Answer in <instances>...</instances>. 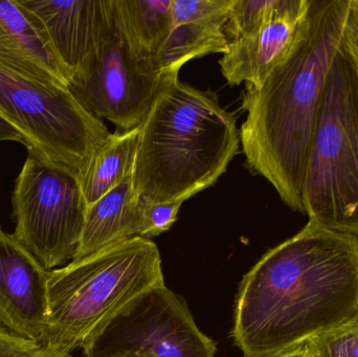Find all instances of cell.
I'll use <instances>...</instances> for the list:
<instances>
[{
    "instance_id": "cell-1",
    "label": "cell",
    "mask_w": 358,
    "mask_h": 357,
    "mask_svg": "<svg viewBox=\"0 0 358 357\" xmlns=\"http://www.w3.org/2000/svg\"><path fill=\"white\" fill-rule=\"evenodd\" d=\"M357 316V237L308 221L244 276L231 335L244 357L273 356Z\"/></svg>"
},
{
    "instance_id": "cell-2",
    "label": "cell",
    "mask_w": 358,
    "mask_h": 357,
    "mask_svg": "<svg viewBox=\"0 0 358 357\" xmlns=\"http://www.w3.org/2000/svg\"><path fill=\"white\" fill-rule=\"evenodd\" d=\"M350 0H311L308 18L288 56L261 87L245 84L248 112L240 142L245 166L266 178L281 201L305 215L302 184L307 153L321 110Z\"/></svg>"
},
{
    "instance_id": "cell-3",
    "label": "cell",
    "mask_w": 358,
    "mask_h": 357,
    "mask_svg": "<svg viewBox=\"0 0 358 357\" xmlns=\"http://www.w3.org/2000/svg\"><path fill=\"white\" fill-rule=\"evenodd\" d=\"M166 75L141 125L134 186L149 203L191 198L216 184L239 152L235 113L212 90Z\"/></svg>"
},
{
    "instance_id": "cell-4",
    "label": "cell",
    "mask_w": 358,
    "mask_h": 357,
    "mask_svg": "<svg viewBox=\"0 0 358 357\" xmlns=\"http://www.w3.org/2000/svg\"><path fill=\"white\" fill-rule=\"evenodd\" d=\"M162 284L159 249L140 236L52 270L42 346L71 354L113 314Z\"/></svg>"
},
{
    "instance_id": "cell-5",
    "label": "cell",
    "mask_w": 358,
    "mask_h": 357,
    "mask_svg": "<svg viewBox=\"0 0 358 357\" xmlns=\"http://www.w3.org/2000/svg\"><path fill=\"white\" fill-rule=\"evenodd\" d=\"M302 203L309 221L358 238V75L343 43L307 153Z\"/></svg>"
},
{
    "instance_id": "cell-6",
    "label": "cell",
    "mask_w": 358,
    "mask_h": 357,
    "mask_svg": "<svg viewBox=\"0 0 358 357\" xmlns=\"http://www.w3.org/2000/svg\"><path fill=\"white\" fill-rule=\"evenodd\" d=\"M0 113L27 142L29 154L81 178L110 136L67 86L39 81L0 64Z\"/></svg>"
},
{
    "instance_id": "cell-7",
    "label": "cell",
    "mask_w": 358,
    "mask_h": 357,
    "mask_svg": "<svg viewBox=\"0 0 358 357\" xmlns=\"http://www.w3.org/2000/svg\"><path fill=\"white\" fill-rule=\"evenodd\" d=\"M12 235L48 272L73 261L85 224L79 178L61 166L29 154L12 197Z\"/></svg>"
},
{
    "instance_id": "cell-8",
    "label": "cell",
    "mask_w": 358,
    "mask_h": 357,
    "mask_svg": "<svg viewBox=\"0 0 358 357\" xmlns=\"http://www.w3.org/2000/svg\"><path fill=\"white\" fill-rule=\"evenodd\" d=\"M82 349L84 357H215L216 344L185 300L162 284L113 314Z\"/></svg>"
},
{
    "instance_id": "cell-9",
    "label": "cell",
    "mask_w": 358,
    "mask_h": 357,
    "mask_svg": "<svg viewBox=\"0 0 358 357\" xmlns=\"http://www.w3.org/2000/svg\"><path fill=\"white\" fill-rule=\"evenodd\" d=\"M161 83L150 60L136 56L113 17L110 31L71 73L69 87L90 112L124 132L142 125Z\"/></svg>"
},
{
    "instance_id": "cell-10",
    "label": "cell",
    "mask_w": 358,
    "mask_h": 357,
    "mask_svg": "<svg viewBox=\"0 0 358 357\" xmlns=\"http://www.w3.org/2000/svg\"><path fill=\"white\" fill-rule=\"evenodd\" d=\"M48 277L12 235L0 236V324L41 345L48 326Z\"/></svg>"
},
{
    "instance_id": "cell-11",
    "label": "cell",
    "mask_w": 358,
    "mask_h": 357,
    "mask_svg": "<svg viewBox=\"0 0 358 357\" xmlns=\"http://www.w3.org/2000/svg\"><path fill=\"white\" fill-rule=\"evenodd\" d=\"M39 25L71 79L110 31V0H18Z\"/></svg>"
},
{
    "instance_id": "cell-12",
    "label": "cell",
    "mask_w": 358,
    "mask_h": 357,
    "mask_svg": "<svg viewBox=\"0 0 358 357\" xmlns=\"http://www.w3.org/2000/svg\"><path fill=\"white\" fill-rule=\"evenodd\" d=\"M310 1L286 0L283 10L262 29L229 43L219 65L229 86L246 82L261 87L296 44L306 24Z\"/></svg>"
},
{
    "instance_id": "cell-13",
    "label": "cell",
    "mask_w": 358,
    "mask_h": 357,
    "mask_svg": "<svg viewBox=\"0 0 358 357\" xmlns=\"http://www.w3.org/2000/svg\"><path fill=\"white\" fill-rule=\"evenodd\" d=\"M0 64L39 81L69 85V71L18 0H0Z\"/></svg>"
},
{
    "instance_id": "cell-14",
    "label": "cell",
    "mask_w": 358,
    "mask_h": 357,
    "mask_svg": "<svg viewBox=\"0 0 358 357\" xmlns=\"http://www.w3.org/2000/svg\"><path fill=\"white\" fill-rule=\"evenodd\" d=\"M141 203L132 171L117 188L87 207L83 232L73 260L88 257L138 236Z\"/></svg>"
},
{
    "instance_id": "cell-15",
    "label": "cell",
    "mask_w": 358,
    "mask_h": 357,
    "mask_svg": "<svg viewBox=\"0 0 358 357\" xmlns=\"http://www.w3.org/2000/svg\"><path fill=\"white\" fill-rule=\"evenodd\" d=\"M229 12L173 27L151 58L153 73L163 79L166 75L179 73L181 67L193 59L210 54H224L229 41L223 27Z\"/></svg>"
},
{
    "instance_id": "cell-16",
    "label": "cell",
    "mask_w": 358,
    "mask_h": 357,
    "mask_svg": "<svg viewBox=\"0 0 358 357\" xmlns=\"http://www.w3.org/2000/svg\"><path fill=\"white\" fill-rule=\"evenodd\" d=\"M115 23L136 56L151 60L173 29L172 0H110Z\"/></svg>"
},
{
    "instance_id": "cell-17",
    "label": "cell",
    "mask_w": 358,
    "mask_h": 357,
    "mask_svg": "<svg viewBox=\"0 0 358 357\" xmlns=\"http://www.w3.org/2000/svg\"><path fill=\"white\" fill-rule=\"evenodd\" d=\"M140 136L141 125L110 133L96 151L79 180L87 207L117 188L134 171Z\"/></svg>"
},
{
    "instance_id": "cell-18",
    "label": "cell",
    "mask_w": 358,
    "mask_h": 357,
    "mask_svg": "<svg viewBox=\"0 0 358 357\" xmlns=\"http://www.w3.org/2000/svg\"><path fill=\"white\" fill-rule=\"evenodd\" d=\"M285 3L286 0H234L223 27L229 43L262 29Z\"/></svg>"
},
{
    "instance_id": "cell-19",
    "label": "cell",
    "mask_w": 358,
    "mask_h": 357,
    "mask_svg": "<svg viewBox=\"0 0 358 357\" xmlns=\"http://www.w3.org/2000/svg\"><path fill=\"white\" fill-rule=\"evenodd\" d=\"M310 357H358V316L304 344Z\"/></svg>"
},
{
    "instance_id": "cell-20",
    "label": "cell",
    "mask_w": 358,
    "mask_h": 357,
    "mask_svg": "<svg viewBox=\"0 0 358 357\" xmlns=\"http://www.w3.org/2000/svg\"><path fill=\"white\" fill-rule=\"evenodd\" d=\"M183 201L149 203L142 201L138 236L150 239L167 232L178 220L179 209Z\"/></svg>"
},
{
    "instance_id": "cell-21",
    "label": "cell",
    "mask_w": 358,
    "mask_h": 357,
    "mask_svg": "<svg viewBox=\"0 0 358 357\" xmlns=\"http://www.w3.org/2000/svg\"><path fill=\"white\" fill-rule=\"evenodd\" d=\"M234 0H172L173 27L229 12Z\"/></svg>"
},
{
    "instance_id": "cell-22",
    "label": "cell",
    "mask_w": 358,
    "mask_h": 357,
    "mask_svg": "<svg viewBox=\"0 0 358 357\" xmlns=\"http://www.w3.org/2000/svg\"><path fill=\"white\" fill-rule=\"evenodd\" d=\"M41 347V344L18 337L0 324V357H33Z\"/></svg>"
},
{
    "instance_id": "cell-23",
    "label": "cell",
    "mask_w": 358,
    "mask_h": 357,
    "mask_svg": "<svg viewBox=\"0 0 358 357\" xmlns=\"http://www.w3.org/2000/svg\"><path fill=\"white\" fill-rule=\"evenodd\" d=\"M342 43L358 75V0H350L343 29Z\"/></svg>"
},
{
    "instance_id": "cell-24",
    "label": "cell",
    "mask_w": 358,
    "mask_h": 357,
    "mask_svg": "<svg viewBox=\"0 0 358 357\" xmlns=\"http://www.w3.org/2000/svg\"><path fill=\"white\" fill-rule=\"evenodd\" d=\"M4 140L21 143L27 147V142L23 134L0 113V142H4Z\"/></svg>"
},
{
    "instance_id": "cell-25",
    "label": "cell",
    "mask_w": 358,
    "mask_h": 357,
    "mask_svg": "<svg viewBox=\"0 0 358 357\" xmlns=\"http://www.w3.org/2000/svg\"><path fill=\"white\" fill-rule=\"evenodd\" d=\"M267 357H310V356H309L308 350L306 349L304 344H303V345L294 348V349L288 350V351L283 352V354Z\"/></svg>"
},
{
    "instance_id": "cell-26",
    "label": "cell",
    "mask_w": 358,
    "mask_h": 357,
    "mask_svg": "<svg viewBox=\"0 0 358 357\" xmlns=\"http://www.w3.org/2000/svg\"><path fill=\"white\" fill-rule=\"evenodd\" d=\"M33 357H71V354H61V352L55 351L50 348L43 347L37 352Z\"/></svg>"
},
{
    "instance_id": "cell-27",
    "label": "cell",
    "mask_w": 358,
    "mask_h": 357,
    "mask_svg": "<svg viewBox=\"0 0 358 357\" xmlns=\"http://www.w3.org/2000/svg\"><path fill=\"white\" fill-rule=\"evenodd\" d=\"M4 233L2 232V228H1V226H0V236H1V235H3Z\"/></svg>"
}]
</instances>
